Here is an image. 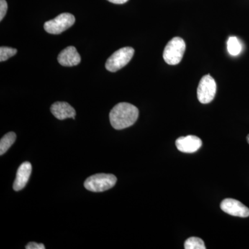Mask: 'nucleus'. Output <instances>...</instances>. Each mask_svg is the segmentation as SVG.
Returning a JSON list of instances; mask_svg holds the SVG:
<instances>
[{
	"label": "nucleus",
	"mask_w": 249,
	"mask_h": 249,
	"mask_svg": "<svg viewBox=\"0 0 249 249\" xmlns=\"http://www.w3.org/2000/svg\"><path fill=\"white\" fill-rule=\"evenodd\" d=\"M139 113L138 108L130 103H119L109 113L111 126L118 130L130 127L138 119Z\"/></svg>",
	"instance_id": "nucleus-1"
},
{
	"label": "nucleus",
	"mask_w": 249,
	"mask_h": 249,
	"mask_svg": "<svg viewBox=\"0 0 249 249\" xmlns=\"http://www.w3.org/2000/svg\"><path fill=\"white\" fill-rule=\"evenodd\" d=\"M116 181L117 178L111 174H96L85 180L84 186L88 191L101 193L112 188Z\"/></svg>",
	"instance_id": "nucleus-2"
},
{
	"label": "nucleus",
	"mask_w": 249,
	"mask_h": 249,
	"mask_svg": "<svg viewBox=\"0 0 249 249\" xmlns=\"http://www.w3.org/2000/svg\"><path fill=\"white\" fill-rule=\"evenodd\" d=\"M186 46L184 40L179 37H175L168 42L163 51V58L170 65H178L182 60Z\"/></svg>",
	"instance_id": "nucleus-3"
},
{
	"label": "nucleus",
	"mask_w": 249,
	"mask_h": 249,
	"mask_svg": "<svg viewBox=\"0 0 249 249\" xmlns=\"http://www.w3.org/2000/svg\"><path fill=\"white\" fill-rule=\"evenodd\" d=\"M134 54V49L132 47H126L119 49L107 59L106 69L110 72L119 71L129 63Z\"/></svg>",
	"instance_id": "nucleus-4"
},
{
	"label": "nucleus",
	"mask_w": 249,
	"mask_h": 249,
	"mask_svg": "<svg viewBox=\"0 0 249 249\" xmlns=\"http://www.w3.org/2000/svg\"><path fill=\"white\" fill-rule=\"evenodd\" d=\"M76 22L74 16L69 13H64L53 19L47 21L44 24V29L47 33L58 35L73 26Z\"/></svg>",
	"instance_id": "nucleus-5"
},
{
	"label": "nucleus",
	"mask_w": 249,
	"mask_h": 249,
	"mask_svg": "<svg viewBox=\"0 0 249 249\" xmlns=\"http://www.w3.org/2000/svg\"><path fill=\"white\" fill-rule=\"evenodd\" d=\"M216 90H217V85L213 77L209 74L202 77L196 91L199 102L202 104H208L211 103L215 96Z\"/></svg>",
	"instance_id": "nucleus-6"
},
{
	"label": "nucleus",
	"mask_w": 249,
	"mask_h": 249,
	"mask_svg": "<svg viewBox=\"0 0 249 249\" xmlns=\"http://www.w3.org/2000/svg\"><path fill=\"white\" fill-rule=\"evenodd\" d=\"M221 209L226 213L239 217H249V209L240 201L233 199H225L220 204Z\"/></svg>",
	"instance_id": "nucleus-7"
},
{
	"label": "nucleus",
	"mask_w": 249,
	"mask_h": 249,
	"mask_svg": "<svg viewBox=\"0 0 249 249\" xmlns=\"http://www.w3.org/2000/svg\"><path fill=\"white\" fill-rule=\"evenodd\" d=\"M176 146L178 150L184 153H194L197 151L202 145V141L194 135L181 137L177 139Z\"/></svg>",
	"instance_id": "nucleus-8"
},
{
	"label": "nucleus",
	"mask_w": 249,
	"mask_h": 249,
	"mask_svg": "<svg viewBox=\"0 0 249 249\" xmlns=\"http://www.w3.org/2000/svg\"><path fill=\"white\" fill-rule=\"evenodd\" d=\"M58 61L62 66H76L81 61V57L74 47L70 46L59 53Z\"/></svg>",
	"instance_id": "nucleus-9"
},
{
	"label": "nucleus",
	"mask_w": 249,
	"mask_h": 249,
	"mask_svg": "<svg viewBox=\"0 0 249 249\" xmlns=\"http://www.w3.org/2000/svg\"><path fill=\"white\" fill-rule=\"evenodd\" d=\"M32 172V165L29 162L26 161L18 168L16 179L13 188L15 191H19L26 186Z\"/></svg>",
	"instance_id": "nucleus-10"
},
{
	"label": "nucleus",
	"mask_w": 249,
	"mask_h": 249,
	"mask_svg": "<svg viewBox=\"0 0 249 249\" xmlns=\"http://www.w3.org/2000/svg\"><path fill=\"white\" fill-rule=\"evenodd\" d=\"M51 111L52 114L59 120H65L70 118L75 119L76 114L74 108L66 102L53 103L51 107Z\"/></svg>",
	"instance_id": "nucleus-11"
},
{
	"label": "nucleus",
	"mask_w": 249,
	"mask_h": 249,
	"mask_svg": "<svg viewBox=\"0 0 249 249\" xmlns=\"http://www.w3.org/2000/svg\"><path fill=\"white\" fill-rule=\"evenodd\" d=\"M16 140V134L11 132L5 134L0 141V155H3L14 145Z\"/></svg>",
	"instance_id": "nucleus-12"
},
{
	"label": "nucleus",
	"mask_w": 249,
	"mask_h": 249,
	"mask_svg": "<svg viewBox=\"0 0 249 249\" xmlns=\"http://www.w3.org/2000/svg\"><path fill=\"white\" fill-rule=\"evenodd\" d=\"M228 52L232 56H237L241 53L242 50V46L240 40L237 37L232 36L228 40L227 42Z\"/></svg>",
	"instance_id": "nucleus-13"
},
{
	"label": "nucleus",
	"mask_w": 249,
	"mask_h": 249,
	"mask_svg": "<svg viewBox=\"0 0 249 249\" xmlns=\"http://www.w3.org/2000/svg\"><path fill=\"white\" fill-rule=\"evenodd\" d=\"M184 248L186 249H206L204 241L201 238L192 237L185 242Z\"/></svg>",
	"instance_id": "nucleus-14"
},
{
	"label": "nucleus",
	"mask_w": 249,
	"mask_h": 249,
	"mask_svg": "<svg viewBox=\"0 0 249 249\" xmlns=\"http://www.w3.org/2000/svg\"><path fill=\"white\" fill-rule=\"evenodd\" d=\"M17 52L18 50L16 49L7 47H0V62L6 61L11 57L16 55Z\"/></svg>",
	"instance_id": "nucleus-15"
},
{
	"label": "nucleus",
	"mask_w": 249,
	"mask_h": 249,
	"mask_svg": "<svg viewBox=\"0 0 249 249\" xmlns=\"http://www.w3.org/2000/svg\"><path fill=\"white\" fill-rule=\"evenodd\" d=\"M8 4L6 0H0V21H2L6 12H7Z\"/></svg>",
	"instance_id": "nucleus-16"
},
{
	"label": "nucleus",
	"mask_w": 249,
	"mask_h": 249,
	"mask_svg": "<svg viewBox=\"0 0 249 249\" xmlns=\"http://www.w3.org/2000/svg\"><path fill=\"white\" fill-rule=\"evenodd\" d=\"M26 249H45L43 244H37L36 242H29L25 247Z\"/></svg>",
	"instance_id": "nucleus-17"
},
{
	"label": "nucleus",
	"mask_w": 249,
	"mask_h": 249,
	"mask_svg": "<svg viewBox=\"0 0 249 249\" xmlns=\"http://www.w3.org/2000/svg\"><path fill=\"white\" fill-rule=\"evenodd\" d=\"M107 1H109V2L113 3V4H123L127 2L128 0H107Z\"/></svg>",
	"instance_id": "nucleus-18"
},
{
	"label": "nucleus",
	"mask_w": 249,
	"mask_h": 249,
	"mask_svg": "<svg viewBox=\"0 0 249 249\" xmlns=\"http://www.w3.org/2000/svg\"><path fill=\"white\" fill-rule=\"evenodd\" d=\"M247 142H248L249 144V134L248 136H247Z\"/></svg>",
	"instance_id": "nucleus-19"
}]
</instances>
